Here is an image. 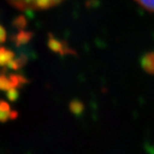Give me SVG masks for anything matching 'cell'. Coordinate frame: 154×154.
I'll list each match as a JSON object with an SVG mask.
<instances>
[{
    "mask_svg": "<svg viewBox=\"0 0 154 154\" xmlns=\"http://www.w3.org/2000/svg\"><path fill=\"white\" fill-rule=\"evenodd\" d=\"M141 66L148 73L154 74V51L148 52L142 57Z\"/></svg>",
    "mask_w": 154,
    "mask_h": 154,
    "instance_id": "obj_2",
    "label": "cell"
},
{
    "mask_svg": "<svg viewBox=\"0 0 154 154\" xmlns=\"http://www.w3.org/2000/svg\"><path fill=\"white\" fill-rule=\"evenodd\" d=\"M8 1L19 9L32 10L52 8L64 0H8Z\"/></svg>",
    "mask_w": 154,
    "mask_h": 154,
    "instance_id": "obj_1",
    "label": "cell"
},
{
    "mask_svg": "<svg viewBox=\"0 0 154 154\" xmlns=\"http://www.w3.org/2000/svg\"><path fill=\"white\" fill-rule=\"evenodd\" d=\"M6 40V31L0 25V43H3Z\"/></svg>",
    "mask_w": 154,
    "mask_h": 154,
    "instance_id": "obj_6",
    "label": "cell"
},
{
    "mask_svg": "<svg viewBox=\"0 0 154 154\" xmlns=\"http://www.w3.org/2000/svg\"><path fill=\"white\" fill-rule=\"evenodd\" d=\"M13 54L4 48H0V65H5L11 62Z\"/></svg>",
    "mask_w": 154,
    "mask_h": 154,
    "instance_id": "obj_3",
    "label": "cell"
},
{
    "mask_svg": "<svg viewBox=\"0 0 154 154\" xmlns=\"http://www.w3.org/2000/svg\"><path fill=\"white\" fill-rule=\"evenodd\" d=\"M135 1L148 11L154 12V0H135Z\"/></svg>",
    "mask_w": 154,
    "mask_h": 154,
    "instance_id": "obj_5",
    "label": "cell"
},
{
    "mask_svg": "<svg viewBox=\"0 0 154 154\" xmlns=\"http://www.w3.org/2000/svg\"><path fill=\"white\" fill-rule=\"evenodd\" d=\"M10 116L11 112L9 111V107L5 102H0V121H6Z\"/></svg>",
    "mask_w": 154,
    "mask_h": 154,
    "instance_id": "obj_4",
    "label": "cell"
}]
</instances>
